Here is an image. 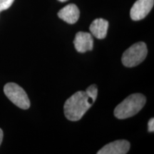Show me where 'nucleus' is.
<instances>
[{
	"label": "nucleus",
	"mask_w": 154,
	"mask_h": 154,
	"mask_svg": "<svg viewBox=\"0 0 154 154\" xmlns=\"http://www.w3.org/2000/svg\"><path fill=\"white\" fill-rule=\"evenodd\" d=\"M98 96V87L93 84L86 91H77L64 103V115L69 121H77L82 118L95 102Z\"/></svg>",
	"instance_id": "nucleus-1"
},
{
	"label": "nucleus",
	"mask_w": 154,
	"mask_h": 154,
	"mask_svg": "<svg viewBox=\"0 0 154 154\" xmlns=\"http://www.w3.org/2000/svg\"><path fill=\"white\" fill-rule=\"evenodd\" d=\"M146 102L145 96L142 94H131L115 108V116L119 119H126L134 116L143 109Z\"/></svg>",
	"instance_id": "nucleus-2"
},
{
	"label": "nucleus",
	"mask_w": 154,
	"mask_h": 154,
	"mask_svg": "<svg viewBox=\"0 0 154 154\" xmlns=\"http://www.w3.org/2000/svg\"><path fill=\"white\" fill-rule=\"evenodd\" d=\"M147 54L146 44L143 42H137L124 51L121 61L126 67L136 66L146 59Z\"/></svg>",
	"instance_id": "nucleus-3"
},
{
	"label": "nucleus",
	"mask_w": 154,
	"mask_h": 154,
	"mask_svg": "<svg viewBox=\"0 0 154 154\" xmlns=\"http://www.w3.org/2000/svg\"><path fill=\"white\" fill-rule=\"evenodd\" d=\"M4 92L7 97L20 109L26 110L30 107V101L27 94L18 84L7 83L4 87Z\"/></svg>",
	"instance_id": "nucleus-4"
},
{
	"label": "nucleus",
	"mask_w": 154,
	"mask_h": 154,
	"mask_svg": "<svg viewBox=\"0 0 154 154\" xmlns=\"http://www.w3.org/2000/svg\"><path fill=\"white\" fill-rule=\"evenodd\" d=\"M153 5L154 0H137L131 9V18L134 21L144 19L151 11Z\"/></svg>",
	"instance_id": "nucleus-5"
},
{
	"label": "nucleus",
	"mask_w": 154,
	"mask_h": 154,
	"mask_svg": "<svg viewBox=\"0 0 154 154\" xmlns=\"http://www.w3.org/2000/svg\"><path fill=\"white\" fill-rule=\"evenodd\" d=\"M74 44L75 49L79 53H85L88 51H91L94 47L93 36L88 32H78L75 36Z\"/></svg>",
	"instance_id": "nucleus-6"
},
{
	"label": "nucleus",
	"mask_w": 154,
	"mask_h": 154,
	"mask_svg": "<svg viewBox=\"0 0 154 154\" xmlns=\"http://www.w3.org/2000/svg\"><path fill=\"white\" fill-rule=\"evenodd\" d=\"M130 149V143L126 140H117L106 144L97 152L98 154H126Z\"/></svg>",
	"instance_id": "nucleus-7"
},
{
	"label": "nucleus",
	"mask_w": 154,
	"mask_h": 154,
	"mask_svg": "<svg viewBox=\"0 0 154 154\" xmlns=\"http://www.w3.org/2000/svg\"><path fill=\"white\" fill-rule=\"evenodd\" d=\"M80 11L74 4L66 5L58 12V17L70 24H74L79 20Z\"/></svg>",
	"instance_id": "nucleus-8"
},
{
	"label": "nucleus",
	"mask_w": 154,
	"mask_h": 154,
	"mask_svg": "<svg viewBox=\"0 0 154 154\" xmlns=\"http://www.w3.org/2000/svg\"><path fill=\"white\" fill-rule=\"evenodd\" d=\"M109 28V22L103 19H96L93 21L90 25V32L91 35L99 39H103L107 35V31Z\"/></svg>",
	"instance_id": "nucleus-9"
},
{
	"label": "nucleus",
	"mask_w": 154,
	"mask_h": 154,
	"mask_svg": "<svg viewBox=\"0 0 154 154\" xmlns=\"http://www.w3.org/2000/svg\"><path fill=\"white\" fill-rule=\"evenodd\" d=\"M14 0H0V12L9 9Z\"/></svg>",
	"instance_id": "nucleus-10"
},
{
	"label": "nucleus",
	"mask_w": 154,
	"mask_h": 154,
	"mask_svg": "<svg viewBox=\"0 0 154 154\" xmlns=\"http://www.w3.org/2000/svg\"><path fill=\"white\" fill-rule=\"evenodd\" d=\"M148 131L149 132L153 133L154 131V119L152 118L148 123Z\"/></svg>",
	"instance_id": "nucleus-11"
},
{
	"label": "nucleus",
	"mask_w": 154,
	"mask_h": 154,
	"mask_svg": "<svg viewBox=\"0 0 154 154\" xmlns=\"http://www.w3.org/2000/svg\"><path fill=\"white\" fill-rule=\"evenodd\" d=\"M2 139H3V131L0 128V145H1L2 142Z\"/></svg>",
	"instance_id": "nucleus-12"
},
{
	"label": "nucleus",
	"mask_w": 154,
	"mask_h": 154,
	"mask_svg": "<svg viewBox=\"0 0 154 154\" xmlns=\"http://www.w3.org/2000/svg\"><path fill=\"white\" fill-rule=\"evenodd\" d=\"M58 1L61 2H66V1H68V0H58Z\"/></svg>",
	"instance_id": "nucleus-13"
}]
</instances>
